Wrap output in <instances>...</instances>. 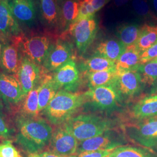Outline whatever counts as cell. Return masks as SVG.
I'll list each match as a JSON object with an SVG mask.
<instances>
[{
	"label": "cell",
	"mask_w": 157,
	"mask_h": 157,
	"mask_svg": "<svg viewBox=\"0 0 157 157\" xmlns=\"http://www.w3.org/2000/svg\"><path fill=\"white\" fill-rule=\"evenodd\" d=\"M15 143L24 151L37 154L50 142L52 129L45 120L19 115L15 119Z\"/></svg>",
	"instance_id": "cell-1"
},
{
	"label": "cell",
	"mask_w": 157,
	"mask_h": 157,
	"mask_svg": "<svg viewBox=\"0 0 157 157\" xmlns=\"http://www.w3.org/2000/svg\"><path fill=\"white\" fill-rule=\"evenodd\" d=\"M86 99L85 94L59 90L43 112L51 124H60L72 118Z\"/></svg>",
	"instance_id": "cell-2"
},
{
	"label": "cell",
	"mask_w": 157,
	"mask_h": 157,
	"mask_svg": "<svg viewBox=\"0 0 157 157\" xmlns=\"http://www.w3.org/2000/svg\"><path fill=\"white\" fill-rule=\"evenodd\" d=\"M111 126V122L106 119L89 114L70 118L63 126L78 140L82 141L104 133Z\"/></svg>",
	"instance_id": "cell-3"
},
{
	"label": "cell",
	"mask_w": 157,
	"mask_h": 157,
	"mask_svg": "<svg viewBox=\"0 0 157 157\" xmlns=\"http://www.w3.org/2000/svg\"><path fill=\"white\" fill-rule=\"evenodd\" d=\"M15 39L23 56L39 66L43 65L51 45L50 39L47 36L36 34L25 37L22 35Z\"/></svg>",
	"instance_id": "cell-4"
},
{
	"label": "cell",
	"mask_w": 157,
	"mask_h": 157,
	"mask_svg": "<svg viewBox=\"0 0 157 157\" xmlns=\"http://www.w3.org/2000/svg\"><path fill=\"white\" fill-rule=\"evenodd\" d=\"M98 30V22L93 17L75 22L65 33L73 36L79 54H83L95 39Z\"/></svg>",
	"instance_id": "cell-5"
},
{
	"label": "cell",
	"mask_w": 157,
	"mask_h": 157,
	"mask_svg": "<svg viewBox=\"0 0 157 157\" xmlns=\"http://www.w3.org/2000/svg\"><path fill=\"white\" fill-rule=\"evenodd\" d=\"M91 105L102 111H111L118 107L121 96L112 85L90 89L85 94Z\"/></svg>",
	"instance_id": "cell-6"
},
{
	"label": "cell",
	"mask_w": 157,
	"mask_h": 157,
	"mask_svg": "<svg viewBox=\"0 0 157 157\" xmlns=\"http://www.w3.org/2000/svg\"><path fill=\"white\" fill-rule=\"evenodd\" d=\"M127 130L129 136L142 146L150 148L157 145V117L142 120Z\"/></svg>",
	"instance_id": "cell-7"
},
{
	"label": "cell",
	"mask_w": 157,
	"mask_h": 157,
	"mask_svg": "<svg viewBox=\"0 0 157 157\" xmlns=\"http://www.w3.org/2000/svg\"><path fill=\"white\" fill-rule=\"evenodd\" d=\"M143 84L141 75L137 71L117 69L116 76L111 85L122 97L137 95L143 89Z\"/></svg>",
	"instance_id": "cell-8"
},
{
	"label": "cell",
	"mask_w": 157,
	"mask_h": 157,
	"mask_svg": "<svg viewBox=\"0 0 157 157\" xmlns=\"http://www.w3.org/2000/svg\"><path fill=\"white\" fill-rule=\"evenodd\" d=\"M73 54L72 45L67 40L58 39L51 44L50 49L43 66L48 72H54L67 63Z\"/></svg>",
	"instance_id": "cell-9"
},
{
	"label": "cell",
	"mask_w": 157,
	"mask_h": 157,
	"mask_svg": "<svg viewBox=\"0 0 157 157\" xmlns=\"http://www.w3.org/2000/svg\"><path fill=\"white\" fill-rule=\"evenodd\" d=\"M52 79L59 89L73 92L80 83V73L76 63L69 60L54 72Z\"/></svg>",
	"instance_id": "cell-10"
},
{
	"label": "cell",
	"mask_w": 157,
	"mask_h": 157,
	"mask_svg": "<svg viewBox=\"0 0 157 157\" xmlns=\"http://www.w3.org/2000/svg\"><path fill=\"white\" fill-rule=\"evenodd\" d=\"M78 144V140L63 126L52 133L50 149L56 154L69 157L76 153Z\"/></svg>",
	"instance_id": "cell-11"
},
{
	"label": "cell",
	"mask_w": 157,
	"mask_h": 157,
	"mask_svg": "<svg viewBox=\"0 0 157 157\" xmlns=\"http://www.w3.org/2000/svg\"><path fill=\"white\" fill-rule=\"evenodd\" d=\"M122 144L121 136L108 130L99 136L80 141L76 153L107 149L114 150Z\"/></svg>",
	"instance_id": "cell-12"
},
{
	"label": "cell",
	"mask_w": 157,
	"mask_h": 157,
	"mask_svg": "<svg viewBox=\"0 0 157 157\" xmlns=\"http://www.w3.org/2000/svg\"><path fill=\"white\" fill-rule=\"evenodd\" d=\"M25 95L18 78L12 75L0 72V100L9 104H17Z\"/></svg>",
	"instance_id": "cell-13"
},
{
	"label": "cell",
	"mask_w": 157,
	"mask_h": 157,
	"mask_svg": "<svg viewBox=\"0 0 157 157\" xmlns=\"http://www.w3.org/2000/svg\"><path fill=\"white\" fill-rule=\"evenodd\" d=\"M11 40L2 45L0 67L6 73L17 75L21 67L22 56L17 41Z\"/></svg>",
	"instance_id": "cell-14"
},
{
	"label": "cell",
	"mask_w": 157,
	"mask_h": 157,
	"mask_svg": "<svg viewBox=\"0 0 157 157\" xmlns=\"http://www.w3.org/2000/svg\"><path fill=\"white\" fill-rule=\"evenodd\" d=\"M17 75L24 95L26 96L37 86L40 79L41 71L39 65L23 56Z\"/></svg>",
	"instance_id": "cell-15"
},
{
	"label": "cell",
	"mask_w": 157,
	"mask_h": 157,
	"mask_svg": "<svg viewBox=\"0 0 157 157\" xmlns=\"http://www.w3.org/2000/svg\"><path fill=\"white\" fill-rule=\"evenodd\" d=\"M0 32L4 37L11 39L23 35L19 22L6 0H0Z\"/></svg>",
	"instance_id": "cell-16"
},
{
	"label": "cell",
	"mask_w": 157,
	"mask_h": 157,
	"mask_svg": "<svg viewBox=\"0 0 157 157\" xmlns=\"http://www.w3.org/2000/svg\"><path fill=\"white\" fill-rule=\"evenodd\" d=\"M12 12L19 22L32 27L36 21L33 0H6Z\"/></svg>",
	"instance_id": "cell-17"
},
{
	"label": "cell",
	"mask_w": 157,
	"mask_h": 157,
	"mask_svg": "<svg viewBox=\"0 0 157 157\" xmlns=\"http://www.w3.org/2000/svg\"><path fill=\"white\" fill-rule=\"evenodd\" d=\"M59 6L58 31L67 32L78 16L80 0H58Z\"/></svg>",
	"instance_id": "cell-18"
},
{
	"label": "cell",
	"mask_w": 157,
	"mask_h": 157,
	"mask_svg": "<svg viewBox=\"0 0 157 157\" xmlns=\"http://www.w3.org/2000/svg\"><path fill=\"white\" fill-rule=\"evenodd\" d=\"M125 49L126 47L118 38H109L98 44L95 48L94 55L116 62Z\"/></svg>",
	"instance_id": "cell-19"
},
{
	"label": "cell",
	"mask_w": 157,
	"mask_h": 157,
	"mask_svg": "<svg viewBox=\"0 0 157 157\" xmlns=\"http://www.w3.org/2000/svg\"><path fill=\"white\" fill-rule=\"evenodd\" d=\"M39 6L41 19L43 23L50 29L58 31V1L39 0Z\"/></svg>",
	"instance_id": "cell-20"
},
{
	"label": "cell",
	"mask_w": 157,
	"mask_h": 157,
	"mask_svg": "<svg viewBox=\"0 0 157 157\" xmlns=\"http://www.w3.org/2000/svg\"><path fill=\"white\" fill-rule=\"evenodd\" d=\"M140 54L135 45L126 47L123 54L115 62L116 69L137 71L141 65Z\"/></svg>",
	"instance_id": "cell-21"
},
{
	"label": "cell",
	"mask_w": 157,
	"mask_h": 157,
	"mask_svg": "<svg viewBox=\"0 0 157 157\" xmlns=\"http://www.w3.org/2000/svg\"><path fill=\"white\" fill-rule=\"evenodd\" d=\"M132 113L136 119L141 121L157 117V95L146 97L138 101Z\"/></svg>",
	"instance_id": "cell-22"
},
{
	"label": "cell",
	"mask_w": 157,
	"mask_h": 157,
	"mask_svg": "<svg viewBox=\"0 0 157 157\" xmlns=\"http://www.w3.org/2000/svg\"><path fill=\"white\" fill-rule=\"evenodd\" d=\"M59 89L55 84L52 77L47 76L39 85L38 94L39 111H43L50 103L52 99L56 95Z\"/></svg>",
	"instance_id": "cell-23"
},
{
	"label": "cell",
	"mask_w": 157,
	"mask_h": 157,
	"mask_svg": "<svg viewBox=\"0 0 157 157\" xmlns=\"http://www.w3.org/2000/svg\"><path fill=\"white\" fill-rule=\"evenodd\" d=\"M141 26L136 23H126L119 25L116 29V35L126 47L135 45L138 39Z\"/></svg>",
	"instance_id": "cell-24"
},
{
	"label": "cell",
	"mask_w": 157,
	"mask_h": 157,
	"mask_svg": "<svg viewBox=\"0 0 157 157\" xmlns=\"http://www.w3.org/2000/svg\"><path fill=\"white\" fill-rule=\"evenodd\" d=\"M115 67V62L96 55L86 59L79 65L80 71L85 73L106 71Z\"/></svg>",
	"instance_id": "cell-25"
},
{
	"label": "cell",
	"mask_w": 157,
	"mask_h": 157,
	"mask_svg": "<svg viewBox=\"0 0 157 157\" xmlns=\"http://www.w3.org/2000/svg\"><path fill=\"white\" fill-rule=\"evenodd\" d=\"M157 43V26L145 23L141 26L140 33L135 45L140 52Z\"/></svg>",
	"instance_id": "cell-26"
},
{
	"label": "cell",
	"mask_w": 157,
	"mask_h": 157,
	"mask_svg": "<svg viewBox=\"0 0 157 157\" xmlns=\"http://www.w3.org/2000/svg\"><path fill=\"white\" fill-rule=\"evenodd\" d=\"M116 74V67L106 71L86 73L89 89L111 85L115 80Z\"/></svg>",
	"instance_id": "cell-27"
},
{
	"label": "cell",
	"mask_w": 157,
	"mask_h": 157,
	"mask_svg": "<svg viewBox=\"0 0 157 157\" xmlns=\"http://www.w3.org/2000/svg\"><path fill=\"white\" fill-rule=\"evenodd\" d=\"M39 85H37L31 90L23 99L21 115L27 117H37L39 111L38 94Z\"/></svg>",
	"instance_id": "cell-28"
},
{
	"label": "cell",
	"mask_w": 157,
	"mask_h": 157,
	"mask_svg": "<svg viewBox=\"0 0 157 157\" xmlns=\"http://www.w3.org/2000/svg\"><path fill=\"white\" fill-rule=\"evenodd\" d=\"M137 72L140 73L144 84L155 85L157 82V62L150 61L141 64Z\"/></svg>",
	"instance_id": "cell-29"
},
{
	"label": "cell",
	"mask_w": 157,
	"mask_h": 157,
	"mask_svg": "<svg viewBox=\"0 0 157 157\" xmlns=\"http://www.w3.org/2000/svg\"><path fill=\"white\" fill-rule=\"evenodd\" d=\"M132 6L137 16L148 22H157V17L153 13L146 0H133Z\"/></svg>",
	"instance_id": "cell-30"
},
{
	"label": "cell",
	"mask_w": 157,
	"mask_h": 157,
	"mask_svg": "<svg viewBox=\"0 0 157 157\" xmlns=\"http://www.w3.org/2000/svg\"><path fill=\"white\" fill-rule=\"evenodd\" d=\"M108 157H153L146 150L135 147H119L114 149Z\"/></svg>",
	"instance_id": "cell-31"
},
{
	"label": "cell",
	"mask_w": 157,
	"mask_h": 157,
	"mask_svg": "<svg viewBox=\"0 0 157 157\" xmlns=\"http://www.w3.org/2000/svg\"><path fill=\"white\" fill-rule=\"evenodd\" d=\"M0 157H23L10 140L0 143Z\"/></svg>",
	"instance_id": "cell-32"
},
{
	"label": "cell",
	"mask_w": 157,
	"mask_h": 157,
	"mask_svg": "<svg viewBox=\"0 0 157 157\" xmlns=\"http://www.w3.org/2000/svg\"><path fill=\"white\" fill-rule=\"evenodd\" d=\"M13 132L14 129H12L8 124L5 115L0 109V138L3 139H10Z\"/></svg>",
	"instance_id": "cell-33"
},
{
	"label": "cell",
	"mask_w": 157,
	"mask_h": 157,
	"mask_svg": "<svg viewBox=\"0 0 157 157\" xmlns=\"http://www.w3.org/2000/svg\"><path fill=\"white\" fill-rule=\"evenodd\" d=\"M113 150L107 149L90 151H84L76 153L71 157H106L108 156Z\"/></svg>",
	"instance_id": "cell-34"
},
{
	"label": "cell",
	"mask_w": 157,
	"mask_h": 157,
	"mask_svg": "<svg viewBox=\"0 0 157 157\" xmlns=\"http://www.w3.org/2000/svg\"><path fill=\"white\" fill-rule=\"evenodd\" d=\"M157 57V43L146 50L141 52V63L143 64L153 60Z\"/></svg>",
	"instance_id": "cell-35"
},
{
	"label": "cell",
	"mask_w": 157,
	"mask_h": 157,
	"mask_svg": "<svg viewBox=\"0 0 157 157\" xmlns=\"http://www.w3.org/2000/svg\"><path fill=\"white\" fill-rule=\"evenodd\" d=\"M90 4L95 13L100 11L102 8L109 2L111 0H89Z\"/></svg>",
	"instance_id": "cell-36"
},
{
	"label": "cell",
	"mask_w": 157,
	"mask_h": 157,
	"mask_svg": "<svg viewBox=\"0 0 157 157\" xmlns=\"http://www.w3.org/2000/svg\"><path fill=\"white\" fill-rule=\"evenodd\" d=\"M39 155L41 157H71L67 156H63L61 155L56 154V153L52 152L45 151L41 152L39 154Z\"/></svg>",
	"instance_id": "cell-37"
},
{
	"label": "cell",
	"mask_w": 157,
	"mask_h": 157,
	"mask_svg": "<svg viewBox=\"0 0 157 157\" xmlns=\"http://www.w3.org/2000/svg\"><path fill=\"white\" fill-rule=\"evenodd\" d=\"M130 0H113V4L117 7H120L126 5Z\"/></svg>",
	"instance_id": "cell-38"
},
{
	"label": "cell",
	"mask_w": 157,
	"mask_h": 157,
	"mask_svg": "<svg viewBox=\"0 0 157 157\" xmlns=\"http://www.w3.org/2000/svg\"><path fill=\"white\" fill-rule=\"evenodd\" d=\"M154 10H155L157 14V0H150Z\"/></svg>",
	"instance_id": "cell-39"
},
{
	"label": "cell",
	"mask_w": 157,
	"mask_h": 157,
	"mask_svg": "<svg viewBox=\"0 0 157 157\" xmlns=\"http://www.w3.org/2000/svg\"><path fill=\"white\" fill-rule=\"evenodd\" d=\"M28 157H41L39 155V154H30Z\"/></svg>",
	"instance_id": "cell-40"
},
{
	"label": "cell",
	"mask_w": 157,
	"mask_h": 157,
	"mask_svg": "<svg viewBox=\"0 0 157 157\" xmlns=\"http://www.w3.org/2000/svg\"><path fill=\"white\" fill-rule=\"evenodd\" d=\"M2 45L1 44V43L0 41V61H1V56L2 54Z\"/></svg>",
	"instance_id": "cell-41"
},
{
	"label": "cell",
	"mask_w": 157,
	"mask_h": 157,
	"mask_svg": "<svg viewBox=\"0 0 157 157\" xmlns=\"http://www.w3.org/2000/svg\"><path fill=\"white\" fill-rule=\"evenodd\" d=\"M108 157V156H107V157Z\"/></svg>",
	"instance_id": "cell-42"
}]
</instances>
